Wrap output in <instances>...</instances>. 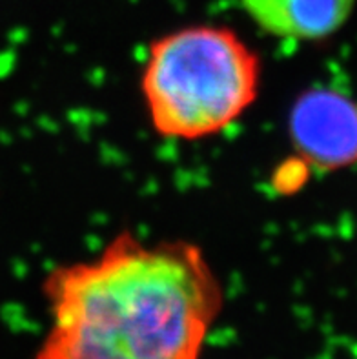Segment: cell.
I'll return each mask as SVG.
<instances>
[{
    "instance_id": "obj_4",
    "label": "cell",
    "mask_w": 357,
    "mask_h": 359,
    "mask_svg": "<svg viewBox=\"0 0 357 359\" xmlns=\"http://www.w3.org/2000/svg\"><path fill=\"white\" fill-rule=\"evenodd\" d=\"M241 6L270 35L323 41L349 22L356 0H241Z\"/></svg>"
},
{
    "instance_id": "obj_6",
    "label": "cell",
    "mask_w": 357,
    "mask_h": 359,
    "mask_svg": "<svg viewBox=\"0 0 357 359\" xmlns=\"http://www.w3.org/2000/svg\"><path fill=\"white\" fill-rule=\"evenodd\" d=\"M310 170L312 168H310L301 157H295L294 161L283 164V166L277 170L276 179H274L277 190L283 191V194L299 190L308 179V175H310Z\"/></svg>"
},
{
    "instance_id": "obj_5",
    "label": "cell",
    "mask_w": 357,
    "mask_h": 359,
    "mask_svg": "<svg viewBox=\"0 0 357 359\" xmlns=\"http://www.w3.org/2000/svg\"><path fill=\"white\" fill-rule=\"evenodd\" d=\"M39 359H131L124 352L117 351L114 345L102 341L99 337L84 332L73 325L53 321L44 348Z\"/></svg>"
},
{
    "instance_id": "obj_3",
    "label": "cell",
    "mask_w": 357,
    "mask_h": 359,
    "mask_svg": "<svg viewBox=\"0 0 357 359\" xmlns=\"http://www.w3.org/2000/svg\"><path fill=\"white\" fill-rule=\"evenodd\" d=\"M290 141L312 170L335 172L357 164V102L334 88L299 95L288 118Z\"/></svg>"
},
{
    "instance_id": "obj_1",
    "label": "cell",
    "mask_w": 357,
    "mask_h": 359,
    "mask_svg": "<svg viewBox=\"0 0 357 359\" xmlns=\"http://www.w3.org/2000/svg\"><path fill=\"white\" fill-rule=\"evenodd\" d=\"M53 321L73 325L131 359H199L222 292L206 255L188 241L121 233L97 257L46 278Z\"/></svg>"
},
{
    "instance_id": "obj_2",
    "label": "cell",
    "mask_w": 357,
    "mask_h": 359,
    "mask_svg": "<svg viewBox=\"0 0 357 359\" xmlns=\"http://www.w3.org/2000/svg\"><path fill=\"white\" fill-rule=\"evenodd\" d=\"M261 59L234 29L190 26L149 46L142 97L155 132L197 141L215 135L255 102Z\"/></svg>"
}]
</instances>
